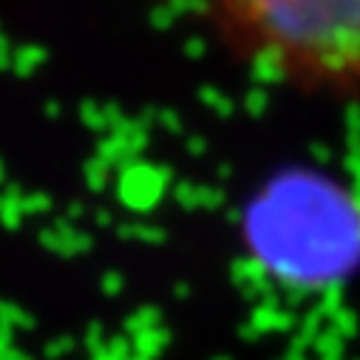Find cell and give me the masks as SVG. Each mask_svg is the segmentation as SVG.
<instances>
[{"instance_id": "6da1fadb", "label": "cell", "mask_w": 360, "mask_h": 360, "mask_svg": "<svg viewBox=\"0 0 360 360\" xmlns=\"http://www.w3.org/2000/svg\"><path fill=\"white\" fill-rule=\"evenodd\" d=\"M185 4L258 79L309 97H360V0Z\"/></svg>"}]
</instances>
